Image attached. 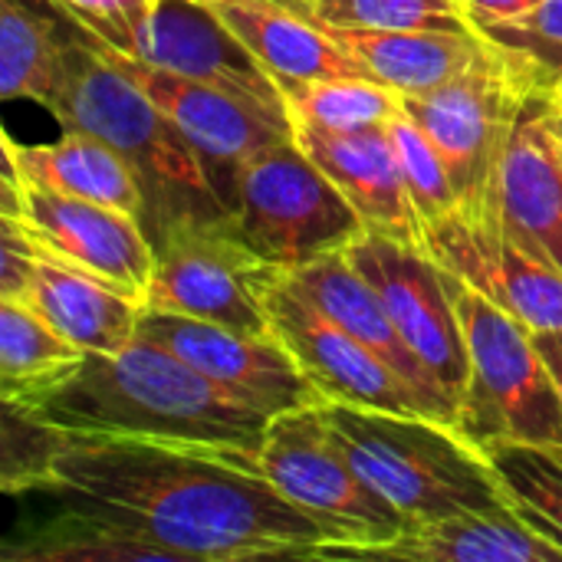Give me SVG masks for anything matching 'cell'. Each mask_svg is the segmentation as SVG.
I'll return each instance as SVG.
<instances>
[{"instance_id":"cell-34","label":"cell","mask_w":562,"mask_h":562,"mask_svg":"<svg viewBox=\"0 0 562 562\" xmlns=\"http://www.w3.org/2000/svg\"><path fill=\"white\" fill-rule=\"evenodd\" d=\"M533 342H537V349H540V356H543V362H547L562 398V333H533Z\"/></svg>"},{"instance_id":"cell-35","label":"cell","mask_w":562,"mask_h":562,"mask_svg":"<svg viewBox=\"0 0 562 562\" xmlns=\"http://www.w3.org/2000/svg\"><path fill=\"white\" fill-rule=\"evenodd\" d=\"M550 125L562 142V76L550 86Z\"/></svg>"},{"instance_id":"cell-21","label":"cell","mask_w":562,"mask_h":562,"mask_svg":"<svg viewBox=\"0 0 562 562\" xmlns=\"http://www.w3.org/2000/svg\"><path fill=\"white\" fill-rule=\"evenodd\" d=\"M313 560L562 562V550L537 537L517 514H458L431 524H412L395 540L372 547L323 543Z\"/></svg>"},{"instance_id":"cell-18","label":"cell","mask_w":562,"mask_h":562,"mask_svg":"<svg viewBox=\"0 0 562 562\" xmlns=\"http://www.w3.org/2000/svg\"><path fill=\"white\" fill-rule=\"evenodd\" d=\"M293 138L346 194L366 231L395 237L402 244L428 247L422 217L412 204L385 125L329 132V128L293 122Z\"/></svg>"},{"instance_id":"cell-16","label":"cell","mask_w":562,"mask_h":562,"mask_svg":"<svg viewBox=\"0 0 562 562\" xmlns=\"http://www.w3.org/2000/svg\"><path fill=\"white\" fill-rule=\"evenodd\" d=\"M428 254L491 296L530 333H562V270L520 247L504 227H474L451 214L425 234Z\"/></svg>"},{"instance_id":"cell-26","label":"cell","mask_w":562,"mask_h":562,"mask_svg":"<svg viewBox=\"0 0 562 562\" xmlns=\"http://www.w3.org/2000/svg\"><path fill=\"white\" fill-rule=\"evenodd\" d=\"M293 122L356 132L389 125L402 109V95L372 76H323V79H280Z\"/></svg>"},{"instance_id":"cell-4","label":"cell","mask_w":562,"mask_h":562,"mask_svg":"<svg viewBox=\"0 0 562 562\" xmlns=\"http://www.w3.org/2000/svg\"><path fill=\"white\" fill-rule=\"evenodd\" d=\"M323 412L352 468L408 527L458 514H514L487 451L458 425L336 402Z\"/></svg>"},{"instance_id":"cell-11","label":"cell","mask_w":562,"mask_h":562,"mask_svg":"<svg viewBox=\"0 0 562 562\" xmlns=\"http://www.w3.org/2000/svg\"><path fill=\"white\" fill-rule=\"evenodd\" d=\"M342 254L379 290L402 339L461 415L471 362L445 267L428 254V247L402 244L372 231H362L349 247H342Z\"/></svg>"},{"instance_id":"cell-24","label":"cell","mask_w":562,"mask_h":562,"mask_svg":"<svg viewBox=\"0 0 562 562\" xmlns=\"http://www.w3.org/2000/svg\"><path fill=\"white\" fill-rule=\"evenodd\" d=\"M3 171L30 184H40L66 198L105 204L142 221L145 201L132 168L122 161L115 148H109L102 138L89 132L63 128V135L49 145H16L13 138H3Z\"/></svg>"},{"instance_id":"cell-23","label":"cell","mask_w":562,"mask_h":562,"mask_svg":"<svg viewBox=\"0 0 562 562\" xmlns=\"http://www.w3.org/2000/svg\"><path fill=\"white\" fill-rule=\"evenodd\" d=\"M280 79L372 76L316 20L290 0H204ZM375 79V76H372Z\"/></svg>"},{"instance_id":"cell-33","label":"cell","mask_w":562,"mask_h":562,"mask_svg":"<svg viewBox=\"0 0 562 562\" xmlns=\"http://www.w3.org/2000/svg\"><path fill=\"white\" fill-rule=\"evenodd\" d=\"M533 3L537 0H464V10L471 13L477 30H487V26L524 16Z\"/></svg>"},{"instance_id":"cell-5","label":"cell","mask_w":562,"mask_h":562,"mask_svg":"<svg viewBox=\"0 0 562 562\" xmlns=\"http://www.w3.org/2000/svg\"><path fill=\"white\" fill-rule=\"evenodd\" d=\"M540 86H553V79L527 56L494 43L471 69L435 92L402 95L405 112L445 158L458 214L474 227H504L501 181L510 135L524 99Z\"/></svg>"},{"instance_id":"cell-12","label":"cell","mask_w":562,"mask_h":562,"mask_svg":"<svg viewBox=\"0 0 562 562\" xmlns=\"http://www.w3.org/2000/svg\"><path fill=\"white\" fill-rule=\"evenodd\" d=\"M92 43L119 69H125L158 102V109L184 132V138L201 155L204 171H207L217 198L227 204V211H231L234 181H237V171L244 168V161L277 142L293 138V119L286 109H277L254 95L194 82L188 76L122 56L112 46L99 43L95 36H92Z\"/></svg>"},{"instance_id":"cell-9","label":"cell","mask_w":562,"mask_h":562,"mask_svg":"<svg viewBox=\"0 0 562 562\" xmlns=\"http://www.w3.org/2000/svg\"><path fill=\"white\" fill-rule=\"evenodd\" d=\"M145 310L204 319L224 329L270 333L267 293L286 273L263 260L234 227V217L171 231L155 247Z\"/></svg>"},{"instance_id":"cell-2","label":"cell","mask_w":562,"mask_h":562,"mask_svg":"<svg viewBox=\"0 0 562 562\" xmlns=\"http://www.w3.org/2000/svg\"><path fill=\"white\" fill-rule=\"evenodd\" d=\"M3 405L63 435L178 438L250 454L270 422L145 336L122 352H82Z\"/></svg>"},{"instance_id":"cell-22","label":"cell","mask_w":562,"mask_h":562,"mask_svg":"<svg viewBox=\"0 0 562 562\" xmlns=\"http://www.w3.org/2000/svg\"><path fill=\"white\" fill-rule=\"evenodd\" d=\"M310 20H316L342 49H349L379 82L392 86L398 95H425L438 86L458 79L471 69L494 40L454 30H375V26H342L313 16L300 0H290Z\"/></svg>"},{"instance_id":"cell-20","label":"cell","mask_w":562,"mask_h":562,"mask_svg":"<svg viewBox=\"0 0 562 562\" xmlns=\"http://www.w3.org/2000/svg\"><path fill=\"white\" fill-rule=\"evenodd\" d=\"M286 277L336 326H342L366 349H372L375 356H382L428 402V408H431V415L438 422L458 425L454 402L441 392V385L431 379V372L408 349V342L402 339L395 319L389 316L379 290L349 263V257L342 250L339 254H326V257H319V260H313L306 267H296Z\"/></svg>"},{"instance_id":"cell-7","label":"cell","mask_w":562,"mask_h":562,"mask_svg":"<svg viewBox=\"0 0 562 562\" xmlns=\"http://www.w3.org/2000/svg\"><path fill=\"white\" fill-rule=\"evenodd\" d=\"M231 217L237 234L286 273L339 254L366 231L346 194L296 138L244 161L234 181Z\"/></svg>"},{"instance_id":"cell-29","label":"cell","mask_w":562,"mask_h":562,"mask_svg":"<svg viewBox=\"0 0 562 562\" xmlns=\"http://www.w3.org/2000/svg\"><path fill=\"white\" fill-rule=\"evenodd\" d=\"M402 178L408 184L412 204L422 217L425 234L431 227H438L441 221H448L451 214H458V194L451 184V175L445 168L441 151L435 148V142L428 138V132L405 112V105L392 115V122L385 125Z\"/></svg>"},{"instance_id":"cell-19","label":"cell","mask_w":562,"mask_h":562,"mask_svg":"<svg viewBox=\"0 0 562 562\" xmlns=\"http://www.w3.org/2000/svg\"><path fill=\"white\" fill-rule=\"evenodd\" d=\"M501 221L520 247L562 270V142L550 125V86L520 105L504 161Z\"/></svg>"},{"instance_id":"cell-28","label":"cell","mask_w":562,"mask_h":562,"mask_svg":"<svg viewBox=\"0 0 562 562\" xmlns=\"http://www.w3.org/2000/svg\"><path fill=\"white\" fill-rule=\"evenodd\" d=\"M82 349L63 339L46 319L16 300H0V389L13 395L79 359Z\"/></svg>"},{"instance_id":"cell-25","label":"cell","mask_w":562,"mask_h":562,"mask_svg":"<svg viewBox=\"0 0 562 562\" xmlns=\"http://www.w3.org/2000/svg\"><path fill=\"white\" fill-rule=\"evenodd\" d=\"M72 20L59 23L53 13L30 7L26 0L0 3V92L3 99H30L53 109L69 53Z\"/></svg>"},{"instance_id":"cell-13","label":"cell","mask_w":562,"mask_h":562,"mask_svg":"<svg viewBox=\"0 0 562 562\" xmlns=\"http://www.w3.org/2000/svg\"><path fill=\"white\" fill-rule=\"evenodd\" d=\"M138 336L171 349L217 389L270 418L326 402L273 329L250 336L204 319L145 310Z\"/></svg>"},{"instance_id":"cell-36","label":"cell","mask_w":562,"mask_h":562,"mask_svg":"<svg viewBox=\"0 0 562 562\" xmlns=\"http://www.w3.org/2000/svg\"><path fill=\"white\" fill-rule=\"evenodd\" d=\"M300 3H313V7H316V3H323V0H300Z\"/></svg>"},{"instance_id":"cell-37","label":"cell","mask_w":562,"mask_h":562,"mask_svg":"<svg viewBox=\"0 0 562 562\" xmlns=\"http://www.w3.org/2000/svg\"><path fill=\"white\" fill-rule=\"evenodd\" d=\"M461 3H464V0H461Z\"/></svg>"},{"instance_id":"cell-27","label":"cell","mask_w":562,"mask_h":562,"mask_svg":"<svg viewBox=\"0 0 562 562\" xmlns=\"http://www.w3.org/2000/svg\"><path fill=\"white\" fill-rule=\"evenodd\" d=\"M514 514L562 550V445L501 441L487 448Z\"/></svg>"},{"instance_id":"cell-6","label":"cell","mask_w":562,"mask_h":562,"mask_svg":"<svg viewBox=\"0 0 562 562\" xmlns=\"http://www.w3.org/2000/svg\"><path fill=\"white\" fill-rule=\"evenodd\" d=\"M468 342V392L458 428L477 448L501 441L562 445V398L533 333L445 267Z\"/></svg>"},{"instance_id":"cell-17","label":"cell","mask_w":562,"mask_h":562,"mask_svg":"<svg viewBox=\"0 0 562 562\" xmlns=\"http://www.w3.org/2000/svg\"><path fill=\"white\" fill-rule=\"evenodd\" d=\"M132 59L286 109L277 76L204 0H155Z\"/></svg>"},{"instance_id":"cell-8","label":"cell","mask_w":562,"mask_h":562,"mask_svg":"<svg viewBox=\"0 0 562 562\" xmlns=\"http://www.w3.org/2000/svg\"><path fill=\"white\" fill-rule=\"evenodd\" d=\"M323 405L293 408L267 422L257 451L263 477L286 501L316 517L336 543L372 547L395 540L408 520L352 468Z\"/></svg>"},{"instance_id":"cell-3","label":"cell","mask_w":562,"mask_h":562,"mask_svg":"<svg viewBox=\"0 0 562 562\" xmlns=\"http://www.w3.org/2000/svg\"><path fill=\"white\" fill-rule=\"evenodd\" d=\"M49 115L63 128L89 132L122 155L142 188V227L151 247L178 227L231 217L184 132L76 20L69 30L66 79Z\"/></svg>"},{"instance_id":"cell-31","label":"cell","mask_w":562,"mask_h":562,"mask_svg":"<svg viewBox=\"0 0 562 562\" xmlns=\"http://www.w3.org/2000/svg\"><path fill=\"white\" fill-rule=\"evenodd\" d=\"M481 33L537 63L553 82L562 76V0H537L524 16Z\"/></svg>"},{"instance_id":"cell-1","label":"cell","mask_w":562,"mask_h":562,"mask_svg":"<svg viewBox=\"0 0 562 562\" xmlns=\"http://www.w3.org/2000/svg\"><path fill=\"white\" fill-rule=\"evenodd\" d=\"M3 494L89 520L151 562L313 560L336 537L260 471L257 454L178 438L63 435L13 408Z\"/></svg>"},{"instance_id":"cell-30","label":"cell","mask_w":562,"mask_h":562,"mask_svg":"<svg viewBox=\"0 0 562 562\" xmlns=\"http://www.w3.org/2000/svg\"><path fill=\"white\" fill-rule=\"evenodd\" d=\"M313 16L342 26L375 30H454L477 33L461 0H323L303 3Z\"/></svg>"},{"instance_id":"cell-15","label":"cell","mask_w":562,"mask_h":562,"mask_svg":"<svg viewBox=\"0 0 562 562\" xmlns=\"http://www.w3.org/2000/svg\"><path fill=\"white\" fill-rule=\"evenodd\" d=\"M0 300H16L82 352H122L138 336L145 306L112 283L30 250L3 227Z\"/></svg>"},{"instance_id":"cell-32","label":"cell","mask_w":562,"mask_h":562,"mask_svg":"<svg viewBox=\"0 0 562 562\" xmlns=\"http://www.w3.org/2000/svg\"><path fill=\"white\" fill-rule=\"evenodd\" d=\"M76 20L99 43L112 46L122 56H135L138 33L155 7V0H46Z\"/></svg>"},{"instance_id":"cell-14","label":"cell","mask_w":562,"mask_h":562,"mask_svg":"<svg viewBox=\"0 0 562 562\" xmlns=\"http://www.w3.org/2000/svg\"><path fill=\"white\" fill-rule=\"evenodd\" d=\"M267 313L270 329L326 402L435 418L428 402L382 356L366 349L323 310H316L286 273L270 286Z\"/></svg>"},{"instance_id":"cell-10","label":"cell","mask_w":562,"mask_h":562,"mask_svg":"<svg viewBox=\"0 0 562 562\" xmlns=\"http://www.w3.org/2000/svg\"><path fill=\"white\" fill-rule=\"evenodd\" d=\"M0 221L30 250L53 257L79 273L99 277L145 306L155 250L138 217L46 191L3 171Z\"/></svg>"}]
</instances>
